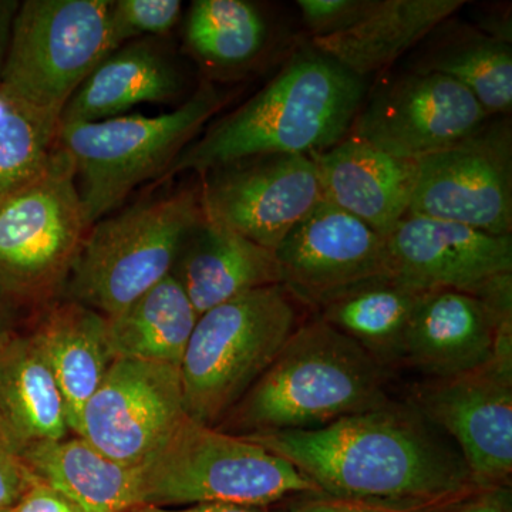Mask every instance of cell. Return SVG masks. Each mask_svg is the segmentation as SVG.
<instances>
[{"label":"cell","instance_id":"obj_39","mask_svg":"<svg viewBox=\"0 0 512 512\" xmlns=\"http://www.w3.org/2000/svg\"><path fill=\"white\" fill-rule=\"evenodd\" d=\"M19 2L13 0H0V79H2L3 66H5L6 53H8L10 30Z\"/></svg>","mask_w":512,"mask_h":512},{"label":"cell","instance_id":"obj_16","mask_svg":"<svg viewBox=\"0 0 512 512\" xmlns=\"http://www.w3.org/2000/svg\"><path fill=\"white\" fill-rule=\"evenodd\" d=\"M384 238L393 279L414 291L478 296L512 275V235L409 214Z\"/></svg>","mask_w":512,"mask_h":512},{"label":"cell","instance_id":"obj_28","mask_svg":"<svg viewBox=\"0 0 512 512\" xmlns=\"http://www.w3.org/2000/svg\"><path fill=\"white\" fill-rule=\"evenodd\" d=\"M275 26L248 0H195L185 22V43L205 66L222 72L247 69L275 40Z\"/></svg>","mask_w":512,"mask_h":512},{"label":"cell","instance_id":"obj_6","mask_svg":"<svg viewBox=\"0 0 512 512\" xmlns=\"http://www.w3.org/2000/svg\"><path fill=\"white\" fill-rule=\"evenodd\" d=\"M227 99L207 83L170 113L60 123L57 144L73 165L87 225L111 215L138 185L161 177Z\"/></svg>","mask_w":512,"mask_h":512},{"label":"cell","instance_id":"obj_33","mask_svg":"<svg viewBox=\"0 0 512 512\" xmlns=\"http://www.w3.org/2000/svg\"><path fill=\"white\" fill-rule=\"evenodd\" d=\"M33 477L18 458L0 450V512H9L26 493Z\"/></svg>","mask_w":512,"mask_h":512},{"label":"cell","instance_id":"obj_30","mask_svg":"<svg viewBox=\"0 0 512 512\" xmlns=\"http://www.w3.org/2000/svg\"><path fill=\"white\" fill-rule=\"evenodd\" d=\"M180 0H113L111 29L117 49L138 36H160L170 32L180 20Z\"/></svg>","mask_w":512,"mask_h":512},{"label":"cell","instance_id":"obj_10","mask_svg":"<svg viewBox=\"0 0 512 512\" xmlns=\"http://www.w3.org/2000/svg\"><path fill=\"white\" fill-rule=\"evenodd\" d=\"M409 214L512 235V121L490 117L439 153L417 161Z\"/></svg>","mask_w":512,"mask_h":512},{"label":"cell","instance_id":"obj_32","mask_svg":"<svg viewBox=\"0 0 512 512\" xmlns=\"http://www.w3.org/2000/svg\"><path fill=\"white\" fill-rule=\"evenodd\" d=\"M429 512H512L510 485L476 488Z\"/></svg>","mask_w":512,"mask_h":512},{"label":"cell","instance_id":"obj_11","mask_svg":"<svg viewBox=\"0 0 512 512\" xmlns=\"http://www.w3.org/2000/svg\"><path fill=\"white\" fill-rule=\"evenodd\" d=\"M201 175L202 218L274 252L323 201L315 161L301 154L244 158Z\"/></svg>","mask_w":512,"mask_h":512},{"label":"cell","instance_id":"obj_12","mask_svg":"<svg viewBox=\"0 0 512 512\" xmlns=\"http://www.w3.org/2000/svg\"><path fill=\"white\" fill-rule=\"evenodd\" d=\"M488 119L461 84L406 69L365 97L348 136L394 158L419 161L470 136Z\"/></svg>","mask_w":512,"mask_h":512},{"label":"cell","instance_id":"obj_22","mask_svg":"<svg viewBox=\"0 0 512 512\" xmlns=\"http://www.w3.org/2000/svg\"><path fill=\"white\" fill-rule=\"evenodd\" d=\"M466 5L463 0H376L355 26L340 35L309 40V45L366 79L416 49L431 30Z\"/></svg>","mask_w":512,"mask_h":512},{"label":"cell","instance_id":"obj_9","mask_svg":"<svg viewBox=\"0 0 512 512\" xmlns=\"http://www.w3.org/2000/svg\"><path fill=\"white\" fill-rule=\"evenodd\" d=\"M113 0H26L13 18L0 90L62 117L84 80L116 52Z\"/></svg>","mask_w":512,"mask_h":512},{"label":"cell","instance_id":"obj_37","mask_svg":"<svg viewBox=\"0 0 512 512\" xmlns=\"http://www.w3.org/2000/svg\"><path fill=\"white\" fill-rule=\"evenodd\" d=\"M133 512H293V510H271L269 507H252V505L238 504H197L188 507H141Z\"/></svg>","mask_w":512,"mask_h":512},{"label":"cell","instance_id":"obj_1","mask_svg":"<svg viewBox=\"0 0 512 512\" xmlns=\"http://www.w3.org/2000/svg\"><path fill=\"white\" fill-rule=\"evenodd\" d=\"M244 437L338 500L437 507L480 488L453 441L410 403L392 400L318 429Z\"/></svg>","mask_w":512,"mask_h":512},{"label":"cell","instance_id":"obj_26","mask_svg":"<svg viewBox=\"0 0 512 512\" xmlns=\"http://www.w3.org/2000/svg\"><path fill=\"white\" fill-rule=\"evenodd\" d=\"M200 318L173 274L123 311L106 318L114 360H144L180 366Z\"/></svg>","mask_w":512,"mask_h":512},{"label":"cell","instance_id":"obj_34","mask_svg":"<svg viewBox=\"0 0 512 512\" xmlns=\"http://www.w3.org/2000/svg\"><path fill=\"white\" fill-rule=\"evenodd\" d=\"M10 512H84L69 498L33 478L26 493Z\"/></svg>","mask_w":512,"mask_h":512},{"label":"cell","instance_id":"obj_24","mask_svg":"<svg viewBox=\"0 0 512 512\" xmlns=\"http://www.w3.org/2000/svg\"><path fill=\"white\" fill-rule=\"evenodd\" d=\"M30 476L69 498L84 512H133L138 503L137 467L107 457L80 436L45 441L18 457Z\"/></svg>","mask_w":512,"mask_h":512},{"label":"cell","instance_id":"obj_3","mask_svg":"<svg viewBox=\"0 0 512 512\" xmlns=\"http://www.w3.org/2000/svg\"><path fill=\"white\" fill-rule=\"evenodd\" d=\"M392 400L386 370L315 316L299 323L271 366L217 429L235 436L312 430Z\"/></svg>","mask_w":512,"mask_h":512},{"label":"cell","instance_id":"obj_13","mask_svg":"<svg viewBox=\"0 0 512 512\" xmlns=\"http://www.w3.org/2000/svg\"><path fill=\"white\" fill-rule=\"evenodd\" d=\"M409 403L453 441L477 487L510 485L512 349L470 372L424 380Z\"/></svg>","mask_w":512,"mask_h":512},{"label":"cell","instance_id":"obj_14","mask_svg":"<svg viewBox=\"0 0 512 512\" xmlns=\"http://www.w3.org/2000/svg\"><path fill=\"white\" fill-rule=\"evenodd\" d=\"M185 416L180 366L119 359L84 406L77 436L117 463L138 467Z\"/></svg>","mask_w":512,"mask_h":512},{"label":"cell","instance_id":"obj_15","mask_svg":"<svg viewBox=\"0 0 512 512\" xmlns=\"http://www.w3.org/2000/svg\"><path fill=\"white\" fill-rule=\"evenodd\" d=\"M281 286L318 311L343 293L393 278L386 238L323 200L276 248Z\"/></svg>","mask_w":512,"mask_h":512},{"label":"cell","instance_id":"obj_19","mask_svg":"<svg viewBox=\"0 0 512 512\" xmlns=\"http://www.w3.org/2000/svg\"><path fill=\"white\" fill-rule=\"evenodd\" d=\"M173 275L198 316L245 293L281 285L274 251L204 218L185 238Z\"/></svg>","mask_w":512,"mask_h":512},{"label":"cell","instance_id":"obj_23","mask_svg":"<svg viewBox=\"0 0 512 512\" xmlns=\"http://www.w3.org/2000/svg\"><path fill=\"white\" fill-rule=\"evenodd\" d=\"M406 69L446 76L473 94L488 116H511V43L485 35L457 15L424 37Z\"/></svg>","mask_w":512,"mask_h":512},{"label":"cell","instance_id":"obj_29","mask_svg":"<svg viewBox=\"0 0 512 512\" xmlns=\"http://www.w3.org/2000/svg\"><path fill=\"white\" fill-rule=\"evenodd\" d=\"M60 117L0 90V200L46 170L57 148Z\"/></svg>","mask_w":512,"mask_h":512},{"label":"cell","instance_id":"obj_17","mask_svg":"<svg viewBox=\"0 0 512 512\" xmlns=\"http://www.w3.org/2000/svg\"><path fill=\"white\" fill-rule=\"evenodd\" d=\"M512 349V312L470 293H421L404 342L403 366L426 379L470 372Z\"/></svg>","mask_w":512,"mask_h":512},{"label":"cell","instance_id":"obj_27","mask_svg":"<svg viewBox=\"0 0 512 512\" xmlns=\"http://www.w3.org/2000/svg\"><path fill=\"white\" fill-rule=\"evenodd\" d=\"M421 293L396 279H379L343 293L319 308L316 316L390 372L403 366L404 342Z\"/></svg>","mask_w":512,"mask_h":512},{"label":"cell","instance_id":"obj_7","mask_svg":"<svg viewBox=\"0 0 512 512\" xmlns=\"http://www.w3.org/2000/svg\"><path fill=\"white\" fill-rule=\"evenodd\" d=\"M298 326L296 301L281 285L256 289L202 313L180 365L187 416L217 427Z\"/></svg>","mask_w":512,"mask_h":512},{"label":"cell","instance_id":"obj_4","mask_svg":"<svg viewBox=\"0 0 512 512\" xmlns=\"http://www.w3.org/2000/svg\"><path fill=\"white\" fill-rule=\"evenodd\" d=\"M137 478L140 508L212 503L269 507L292 495H322L285 458L188 416L137 467Z\"/></svg>","mask_w":512,"mask_h":512},{"label":"cell","instance_id":"obj_40","mask_svg":"<svg viewBox=\"0 0 512 512\" xmlns=\"http://www.w3.org/2000/svg\"><path fill=\"white\" fill-rule=\"evenodd\" d=\"M10 512V511H9Z\"/></svg>","mask_w":512,"mask_h":512},{"label":"cell","instance_id":"obj_8","mask_svg":"<svg viewBox=\"0 0 512 512\" xmlns=\"http://www.w3.org/2000/svg\"><path fill=\"white\" fill-rule=\"evenodd\" d=\"M70 158L57 144L46 170L0 200V292L20 309L57 296L89 231Z\"/></svg>","mask_w":512,"mask_h":512},{"label":"cell","instance_id":"obj_18","mask_svg":"<svg viewBox=\"0 0 512 512\" xmlns=\"http://www.w3.org/2000/svg\"><path fill=\"white\" fill-rule=\"evenodd\" d=\"M323 200L387 237L409 215L417 161L394 158L365 141L346 136L312 156Z\"/></svg>","mask_w":512,"mask_h":512},{"label":"cell","instance_id":"obj_36","mask_svg":"<svg viewBox=\"0 0 512 512\" xmlns=\"http://www.w3.org/2000/svg\"><path fill=\"white\" fill-rule=\"evenodd\" d=\"M477 19V25L474 26L484 32L485 35L512 45L510 5L485 6V8L480 9V12H477Z\"/></svg>","mask_w":512,"mask_h":512},{"label":"cell","instance_id":"obj_21","mask_svg":"<svg viewBox=\"0 0 512 512\" xmlns=\"http://www.w3.org/2000/svg\"><path fill=\"white\" fill-rule=\"evenodd\" d=\"M55 377L77 436L84 406L99 389L111 363L106 318L79 303H50L29 330Z\"/></svg>","mask_w":512,"mask_h":512},{"label":"cell","instance_id":"obj_2","mask_svg":"<svg viewBox=\"0 0 512 512\" xmlns=\"http://www.w3.org/2000/svg\"><path fill=\"white\" fill-rule=\"evenodd\" d=\"M366 97V80L305 45L255 96L212 124L167 171H205L269 154L316 156L348 136Z\"/></svg>","mask_w":512,"mask_h":512},{"label":"cell","instance_id":"obj_5","mask_svg":"<svg viewBox=\"0 0 512 512\" xmlns=\"http://www.w3.org/2000/svg\"><path fill=\"white\" fill-rule=\"evenodd\" d=\"M202 221L198 190L137 202L87 231L60 298L116 315L173 274L188 234Z\"/></svg>","mask_w":512,"mask_h":512},{"label":"cell","instance_id":"obj_38","mask_svg":"<svg viewBox=\"0 0 512 512\" xmlns=\"http://www.w3.org/2000/svg\"><path fill=\"white\" fill-rule=\"evenodd\" d=\"M23 309L15 305L9 298L0 292V348L9 342L16 333L22 332L19 329Z\"/></svg>","mask_w":512,"mask_h":512},{"label":"cell","instance_id":"obj_25","mask_svg":"<svg viewBox=\"0 0 512 512\" xmlns=\"http://www.w3.org/2000/svg\"><path fill=\"white\" fill-rule=\"evenodd\" d=\"M181 90L180 74L153 46L133 43L107 56L67 101L60 123L123 116L137 104L161 103Z\"/></svg>","mask_w":512,"mask_h":512},{"label":"cell","instance_id":"obj_35","mask_svg":"<svg viewBox=\"0 0 512 512\" xmlns=\"http://www.w3.org/2000/svg\"><path fill=\"white\" fill-rule=\"evenodd\" d=\"M433 508L436 507H402V505L363 503V501L338 500V498L328 497L326 500L302 505L293 512H429Z\"/></svg>","mask_w":512,"mask_h":512},{"label":"cell","instance_id":"obj_20","mask_svg":"<svg viewBox=\"0 0 512 512\" xmlns=\"http://www.w3.org/2000/svg\"><path fill=\"white\" fill-rule=\"evenodd\" d=\"M66 404L30 332L0 348V450L18 458L28 448L70 436Z\"/></svg>","mask_w":512,"mask_h":512},{"label":"cell","instance_id":"obj_31","mask_svg":"<svg viewBox=\"0 0 512 512\" xmlns=\"http://www.w3.org/2000/svg\"><path fill=\"white\" fill-rule=\"evenodd\" d=\"M376 0H298L303 25L313 39L346 32L375 6Z\"/></svg>","mask_w":512,"mask_h":512}]
</instances>
